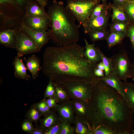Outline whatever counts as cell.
<instances>
[{
    "mask_svg": "<svg viewBox=\"0 0 134 134\" xmlns=\"http://www.w3.org/2000/svg\"><path fill=\"white\" fill-rule=\"evenodd\" d=\"M100 0H67L66 8L81 26L89 18L95 6Z\"/></svg>",
    "mask_w": 134,
    "mask_h": 134,
    "instance_id": "5b68a950",
    "label": "cell"
},
{
    "mask_svg": "<svg viewBox=\"0 0 134 134\" xmlns=\"http://www.w3.org/2000/svg\"><path fill=\"white\" fill-rule=\"evenodd\" d=\"M54 108L56 111L60 120L67 122L70 124H75L74 114L70 101L64 103L57 104Z\"/></svg>",
    "mask_w": 134,
    "mask_h": 134,
    "instance_id": "7c38bea8",
    "label": "cell"
},
{
    "mask_svg": "<svg viewBox=\"0 0 134 134\" xmlns=\"http://www.w3.org/2000/svg\"><path fill=\"white\" fill-rule=\"evenodd\" d=\"M28 2L33 0L37 1L41 7L44 10L45 7L47 5L48 3V0H27Z\"/></svg>",
    "mask_w": 134,
    "mask_h": 134,
    "instance_id": "60d3db41",
    "label": "cell"
},
{
    "mask_svg": "<svg viewBox=\"0 0 134 134\" xmlns=\"http://www.w3.org/2000/svg\"><path fill=\"white\" fill-rule=\"evenodd\" d=\"M55 94V90L53 81L51 79H49L45 91L44 98L54 97Z\"/></svg>",
    "mask_w": 134,
    "mask_h": 134,
    "instance_id": "d6a6232c",
    "label": "cell"
},
{
    "mask_svg": "<svg viewBox=\"0 0 134 134\" xmlns=\"http://www.w3.org/2000/svg\"><path fill=\"white\" fill-rule=\"evenodd\" d=\"M108 11L99 16L87 21L82 25L84 33L88 34L97 31L107 30L110 16Z\"/></svg>",
    "mask_w": 134,
    "mask_h": 134,
    "instance_id": "ba28073f",
    "label": "cell"
},
{
    "mask_svg": "<svg viewBox=\"0 0 134 134\" xmlns=\"http://www.w3.org/2000/svg\"><path fill=\"white\" fill-rule=\"evenodd\" d=\"M122 6L130 21L134 23V2L129 0Z\"/></svg>",
    "mask_w": 134,
    "mask_h": 134,
    "instance_id": "f546056e",
    "label": "cell"
},
{
    "mask_svg": "<svg viewBox=\"0 0 134 134\" xmlns=\"http://www.w3.org/2000/svg\"><path fill=\"white\" fill-rule=\"evenodd\" d=\"M40 126L45 130L58 122L60 120L58 115L54 108L51 112L40 120Z\"/></svg>",
    "mask_w": 134,
    "mask_h": 134,
    "instance_id": "44dd1931",
    "label": "cell"
},
{
    "mask_svg": "<svg viewBox=\"0 0 134 134\" xmlns=\"http://www.w3.org/2000/svg\"><path fill=\"white\" fill-rule=\"evenodd\" d=\"M85 50V47L76 43L47 47L43 56V73L58 82L97 78L94 74L96 66L88 60Z\"/></svg>",
    "mask_w": 134,
    "mask_h": 134,
    "instance_id": "7a4b0ae2",
    "label": "cell"
},
{
    "mask_svg": "<svg viewBox=\"0 0 134 134\" xmlns=\"http://www.w3.org/2000/svg\"><path fill=\"white\" fill-rule=\"evenodd\" d=\"M55 90L54 97L58 104L69 102L71 98L68 93L60 83L53 81Z\"/></svg>",
    "mask_w": 134,
    "mask_h": 134,
    "instance_id": "e0dca14e",
    "label": "cell"
},
{
    "mask_svg": "<svg viewBox=\"0 0 134 134\" xmlns=\"http://www.w3.org/2000/svg\"><path fill=\"white\" fill-rule=\"evenodd\" d=\"M61 121V125L59 134H73L75 129L71 126V124L67 122Z\"/></svg>",
    "mask_w": 134,
    "mask_h": 134,
    "instance_id": "1f68e13d",
    "label": "cell"
},
{
    "mask_svg": "<svg viewBox=\"0 0 134 134\" xmlns=\"http://www.w3.org/2000/svg\"><path fill=\"white\" fill-rule=\"evenodd\" d=\"M130 23L112 22L110 26V32H116L126 33L128 26Z\"/></svg>",
    "mask_w": 134,
    "mask_h": 134,
    "instance_id": "f1b7e54d",
    "label": "cell"
},
{
    "mask_svg": "<svg viewBox=\"0 0 134 134\" xmlns=\"http://www.w3.org/2000/svg\"><path fill=\"white\" fill-rule=\"evenodd\" d=\"M113 4H114L122 6L126 2L129 1V0H113Z\"/></svg>",
    "mask_w": 134,
    "mask_h": 134,
    "instance_id": "7bdbcfd3",
    "label": "cell"
},
{
    "mask_svg": "<svg viewBox=\"0 0 134 134\" xmlns=\"http://www.w3.org/2000/svg\"><path fill=\"white\" fill-rule=\"evenodd\" d=\"M24 15L30 17H49L48 13L35 0L28 2Z\"/></svg>",
    "mask_w": 134,
    "mask_h": 134,
    "instance_id": "5bb4252c",
    "label": "cell"
},
{
    "mask_svg": "<svg viewBox=\"0 0 134 134\" xmlns=\"http://www.w3.org/2000/svg\"><path fill=\"white\" fill-rule=\"evenodd\" d=\"M101 0L103 3H104L105 4H107L106 2V0Z\"/></svg>",
    "mask_w": 134,
    "mask_h": 134,
    "instance_id": "bcb514c9",
    "label": "cell"
},
{
    "mask_svg": "<svg viewBox=\"0 0 134 134\" xmlns=\"http://www.w3.org/2000/svg\"><path fill=\"white\" fill-rule=\"evenodd\" d=\"M126 36V33L110 32L106 39L108 48H111L116 45L121 44L123 39Z\"/></svg>",
    "mask_w": 134,
    "mask_h": 134,
    "instance_id": "603a6c76",
    "label": "cell"
},
{
    "mask_svg": "<svg viewBox=\"0 0 134 134\" xmlns=\"http://www.w3.org/2000/svg\"><path fill=\"white\" fill-rule=\"evenodd\" d=\"M112 63V72L116 74L121 80L127 82L131 78V64L127 53L120 52L113 55L110 58Z\"/></svg>",
    "mask_w": 134,
    "mask_h": 134,
    "instance_id": "52a82bcc",
    "label": "cell"
},
{
    "mask_svg": "<svg viewBox=\"0 0 134 134\" xmlns=\"http://www.w3.org/2000/svg\"><path fill=\"white\" fill-rule=\"evenodd\" d=\"M111 5H108L103 3L98 4L93 8L89 19L99 16L109 10L111 8Z\"/></svg>",
    "mask_w": 134,
    "mask_h": 134,
    "instance_id": "484cf974",
    "label": "cell"
},
{
    "mask_svg": "<svg viewBox=\"0 0 134 134\" xmlns=\"http://www.w3.org/2000/svg\"><path fill=\"white\" fill-rule=\"evenodd\" d=\"M13 64L14 67L15 77L19 79H22L28 80L30 76L27 74V69L22 60L18 56L15 57Z\"/></svg>",
    "mask_w": 134,
    "mask_h": 134,
    "instance_id": "ac0fdd59",
    "label": "cell"
},
{
    "mask_svg": "<svg viewBox=\"0 0 134 134\" xmlns=\"http://www.w3.org/2000/svg\"><path fill=\"white\" fill-rule=\"evenodd\" d=\"M122 85L124 97L134 113V84L124 82Z\"/></svg>",
    "mask_w": 134,
    "mask_h": 134,
    "instance_id": "7402d4cb",
    "label": "cell"
},
{
    "mask_svg": "<svg viewBox=\"0 0 134 134\" xmlns=\"http://www.w3.org/2000/svg\"><path fill=\"white\" fill-rule=\"evenodd\" d=\"M70 102L75 117L88 122L90 112L88 102L81 99L75 98H71Z\"/></svg>",
    "mask_w": 134,
    "mask_h": 134,
    "instance_id": "8fae6325",
    "label": "cell"
},
{
    "mask_svg": "<svg viewBox=\"0 0 134 134\" xmlns=\"http://www.w3.org/2000/svg\"><path fill=\"white\" fill-rule=\"evenodd\" d=\"M112 10V21L114 22L130 23L128 16L123 9L122 6L113 4L111 5Z\"/></svg>",
    "mask_w": 134,
    "mask_h": 134,
    "instance_id": "d6986e66",
    "label": "cell"
},
{
    "mask_svg": "<svg viewBox=\"0 0 134 134\" xmlns=\"http://www.w3.org/2000/svg\"><path fill=\"white\" fill-rule=\"evenodd\" d=\"M132 134H134V129L133 130Z\"/></svg>",
    "mask_w": 134,
    "mask_h": 134,
    "instance_id": "7dc6e473",
    "label": "cell"
},
{
    "mask_svg": "<svg viewBox=\"0 0 134 134\" xmlns=\"http://www.w3.org/2000/svg\"><path fill=\"white\" fill-rule=\"evenodd\" d=\"M85 43V55L88 60L93 65H96L101 61L97 47H96L95 43L89 44L85 38L84 39Z\"/></svg>",
    "mask_w": 134,
    "mask_h": 134,
    "instance_id": "9a60e30c",
    "label": "cell"
},
{
    "mask_svg": "<svg viewBox=\"0 0 134 134\" xmlns=\"http://www.w3.org/2000/svg\"><path fill=\"white\" fill-rule=\"evenodd\" d=\"M48 8L50 29L48 31L51 39L58 46L76 43L80 38L79 29L74 18L64 6L63 2L54 0Z\"/></svg>",
    "mask_w": 134,
    "mask_h": 134,
    "instance_id": "3957f363",
    "label": "cell"
},
{
    "mask_svg": "<svg viewBox=\"0 0 134 134\" xmlns=\"http://www.w3.org/2000/svg\"><path fill=\"white\" fill-rule=\"evenodd\" d=\"M96 67L104 71L105 69V66L101 61L96 65Z\"/></svg>",
    "mask_w": 134,
    "mask_h": 134,
    "instance_id": "ee69618b",
    "label": "cell"
},
{
    "mask_svg": "<svg viewBox=\"0 0 134 134\" xmlns=\"http://www.w3.org/2000/svg\"><path fill=\"white\" fill-rule=\"evenodd\" d=\"M93 134H116L110 129L101 126L93 130Z\"/></svg>",
    "mask_w": 134,
    "mask_h": 134,
    "instance_id": "d590c367",
    "label": "cell"
},
{
    "mask_svg": "<svg viewBox=\"0 0 134 134\" xmlns=\"http://www.w3.org/2000/svg\"><path fill=\"white\" fill-rule=\"evenodd\" d=\"M44 131L40 125H36L34 128L31 134H44Z\"/></svg>",
    "mask_w": 134,
    "mask_h": 134,
    "instance_id": "ab89813d",
    "label": "cell"
},
{
    "mask_svg": "<svg viewBox=\"0 0 134 134\" xmlns=\"http://www.w3.org/2000/svg\"><path fill=\"white\" fill-rule=\"evenodd\" d=\"M75 131L78 134H93V130L88 122L75 117Z\"/></svg>",
    "mask_w": 134,
    "mask_h": 134,
    "instance_id": "cb8c5ba5",
    "label": "cell"
},
{
    "mask_svg": "<svg viewBox=\"0 0 134 134\" xmlns=\"http://www.w3.org/2000/svg\"><path fill=\"white\" fill-rule=\"evenodd\" d=\"M62 121L58 122L45 130L44 134H59Z\"/></svg>",
    "mask_w": 134,
    "mask_h": 134,
    "instance_id": "e575fe53",
    "label": "cell"
},
{
    "mask_svg": "<svg viewBox=\"0 0 134 134\" xmlns=\"http://www.w3.org/2000/svg\"><path fill=\"white\" fill-rule=\"evenodd\" d=\"M129 0L130 1L133 2H134V0Z\"/></svg>",
    "mask_w": 134,
    "mask_h": 134,
    "instance_id": "c3c4849f",
    "label": "cell"
},
{
    "mask_svg": "<svg viewBox=\"0 0 134 134\" xmlns=\"http://www.w3.org/2000/svg\"><path fill=\"white\" fill-rule=\"evenodd\" d=\"M26 62L27 67L32 74V78L35 79L38 76L42 67L40 64V60L35 55H33L27 59L24 58Z\"/></svg>",
    "mask_w": 134,
    "mask_h": 134,
    "instance_id": "2e32d148",
    "label": "cell"
},
{
    "mask_svg": "<svg viewBox=\"0 0 134 134\" xmlns=\"http://www.w3.org/2000/svg\"><path fill=\"white\" fill-rule=\"evenodd\" d=\"M95 76L97 78H101L105 75L104 71L95 67L94 70Z\"/></svg>",
    "mask_w": 134,
    "mask_h": 134,
    "instance_id": "f35d334b",
    "label": "cell"
},
{
    "mask_svg": "<svg viewBox=\"0 0 134 134\" xmlns=\"http://www.w3.org/2000/svg\"><path fill=\"white\" fill-rule=\"evenodd\" d=\"M45 100L47 104L51 109L55 108L58 104L54 97L45 99Z\"/></svg>",
    "mask_w": 134,
    "mask_h": 134,
    "instance_id": "74e56055",
    "label": "cell"
},
{
    "mask_svg": "<svg viewBox=\"0 0 134 134\" xmlns=\"http://www.w3.org/2000/svg\"><path fill=\"white\" fill-rule=\"evenodd\" d=\"M41 116L40 112L33 104L27 111L25 117L32 122L35 123L36 125H37L39 120H40Z\"/></svg>",
    "mask_w": 134,
    "mask_h": 134,
    "instance_id": "d4e9b609",
    "label": "cell"
},
{
    "mask_svg": "<svg viewBox=\"0 0 134 134\" xmlns=\"http://www.w3.org/2000/svg\"><path fill=\"white\" fill-rule=\"evenodd\" d=\"M16 33V48L18 56L21 57L25 55L40 51L41 49L22 28L20 25L13 28Z\"/></svg>",
    "mask_w": 134,
    "mask_h": 134,
    "instance_id": "8992f818",
    "label": "cell"
},
{
    "mask_svg": "<svg viewBox=\"0 0 134 134\" xmlns=\"http://www.w3.org/2000/svg\"><path fill=\"white\" fill-rule=\"evenodd\" d=\"M127 36L131 41L134 51V23L131 22L129 24L127 31Z\"/></svg>",
    "mask_w": 134,
    "mask_h": 134,
    "instance_id": "8d00e7d4",
    "label": "cell"
},
{
    "mask_svg": "<svg viewBox=\"0 0 134 134\" xmlns=\"http://www.w3.org/2000/svg\"><path fill=\"white\" fill-rule=\"evenodd\" d=\"M110 32L107 30H98L89 33L91 39L93 42L103 39L106 40Z\"/></svg>",
    "mask_w": 134,
    "mask_h": 134,
    "instance_id": "4316f807",
    "label": "cell"
},
{
    "mask_svg": "<svg viewBox=\"0 0 134 134\" xmlns=\"http://www.w3.org/2000/svg\"><path fill=\"white\" fill-rule=\"evenodd\" d=\"M130 73L131 78L134 81V62L131 65Z\"/></svg>",
    "mask_w": 134,
    "mask_h": 134,
    "instance_id": "f6af8a7d",
    "label": "cell"
},
{
    "mask_svg": "<svg viewBox=\"0 0 134 134\" xmlns=\"http://www.w3.org/2000/svg\"><path fill=\"white\" fill-rule=\"evenodd\" d=\"M101 78L107 84L116 90L125 98L122 89V82L116 74L111 72Z\"/></svg>",
    "mask_w": 134,
    "mask_h": 134,
    "instance_id": "ffe728a7",
    "label": "cell"
},
{
    "mask_svg": "<svg viewBox=\"0 0 134 134\" xmlns=\"http://www.w3.org/2000/svg\"><path fill=\"white\" fill-rule=\"evenodd\" d=\"M34 104L37 108L41 114L44 116L50 112L51 110L47 104L45 99L44 98L40 101Z\"/></svg>",
    "mask_w": 134,
    "mask_h": 134,
    "instance_id": "4dcf8cb0",
    "label": "cell"
},
{
    "mask_svg": "<svg viewBox=\"0 0 134 134\" xmlns=\"http://www.w3.org/2000/svg\"><path fill=\"white\" fill-rule=\"evenodd\" d=\"M21 7L25 11L28 1L27 0H17Z\"/></svg>",
    "mask_w": 134,
    "mask_h": 134,
    "instance_id": "b9f144b4",
    "label": "cell"
},
{
    "mask_svg": "<svg viewBox=\"0 0 134 134\" xmlns=\"http://www.w3.org/2000/svg\"><path fill=\"white\" fill-rule=\"evenodd\" d=\"M96 78L59 82L66 89L71 98L79 99L88 102L92 94L94 82Z\"/></svg>",
    "mask_w": 134,
    "mask_h": 134,
    "instance_id": "277c9868",
    "label": "cell"
},
{
    "mask_svg": "<svg viewBox=\"0 0 134 134\" xmlns=\"http://www.w3.org/2000/svg\"><path fill=\"white\" fill-rule=\"evenodd\" d=\"M32 122L27 119L24 120L21 125L22 130L27 133L31 134L34 128Z\"/></svg>",
    "mask_w": 134,
    "mask_h": 134,
    "instance_id": "836d02e7",
    "label": "cell"
},
{
    "mask_svg": "<svg viewBox=\"0 0 134 134\" xmlns=\"http://www.w3.org/2000/svg\"><path fill=\"white\" fill-rule=\"evenodd\" d=\"M20 25L35 43L41 49L51 39L48 31H35L26 26L21 22Z\"/></svg>",
    "mask_w": 134,
    "mask_h": 134,
    "instance_id": "30bf717a",
    "label": "cell"
},
{
    "mask_svg": "<svg viewBox=\"0 0 134 134\" xmlns=\"http://www.w3.org/2000/svg\"><path fill=\"white\" fill-rule=\"evenodd\" d=\"M21 22L31 29L36 31H47L50 26L49 17H30L24 15Z\"/></svg>",
    "mask_w": 134,
    "mask_h": 134,
    "instance_id": "9c48e42d",
    "label": "cell"
},
{
    "mask_svg": "<svg viewBox=\"0 0 134 134\" xmlns=\"http://www.w3.org/2000/svg\"><path fill=\"white\" fill-rule=\"evenodd\" d=\"M88 123L93 130L101 126L116 134H129L134 112L125 98L101 78L94 81L88 102Z\"/></svg>",
    "mask_w": 134,
    "mask_h": 134,
    "instance_id": "6da1fadb",
    "label": "cell"
},
{
    "mask_svg": "<svg viewBox=\"0 0 134 134\" xmlns=\"http://www.w3.org/2000/svg\"><path fill=\"white\" fill-rule=\"evenodd\" d=\"M16 43V32L14 29L0 31V43L5 47L15 49Z\"/></svg>",
    "mask_w": 134,
    "mask_h": 134,
    "instance_id": "4fadbf2b",
    "label": "cell"
},
{
    "mask_svg": "<svg viewBox=\"0 0 134 134\" xmlns=\"http://www.w3.org/2000/svg\"><path fill=\"white\" fill-rule=\"evenodd\" d=\"M97 49L101 61L105 66V75H107L112 72L111 59V58H109L106 56L98 48H97Z\"/></svg>",
    "mask_w": 134,
    "mask_h": 134,
    "instance_id": "83f0119b",
    "label": "cell"
}]
</instances>
